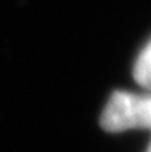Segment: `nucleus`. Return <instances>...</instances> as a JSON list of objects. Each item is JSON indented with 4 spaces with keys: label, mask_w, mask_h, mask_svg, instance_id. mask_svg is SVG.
<instances>
[{
    "label": "nucleus",
    "mask_w": 151,
    "mask_h": 152,
    "mask_svg": "<svg viewBox=\"0 0 151 152\" xmlns=\"http://www.w3.org/2000/svg\"><path fill=\"white\" fill-rule=\"evenodd\" d=\"M100 124L106 131L120 133L127 129H151V94L116 91L102 112Z\"/></svg>",
    "instance_id": "nucleus-1"
},
{
    "label": "nucleus",
    "mask_w": 151,
    "mask_h": 152,
    "mask_svg": "<svg viewBox=\"0 0 151 152\" xmlns=\"http://www.w3.org/2000/svg\"><path fill=\"white\" fill-rule=\"evenodd\" d=\"M134 77H135L137 84H141L146 89H151V40L137 56L135 66H134Z\"/></svg>",
    "instance_id": "nucleus-2"
},
{
    "label": "nucleus",
    "mask_w": 151,
    "mask_h": 152,
    "mask_svg": "<svg viewBox=\"0 0 151 152\" xmlns=\"http://www.w3.org/2000/svg\"><path fill=\"white\" fill-rule=\"evenodd\" d=\"M146 152H151V143H150V147H148V151H146Z\"/></svg>",
    "instance_id": "nucleus-3"
}]
</instances>
